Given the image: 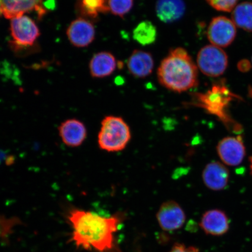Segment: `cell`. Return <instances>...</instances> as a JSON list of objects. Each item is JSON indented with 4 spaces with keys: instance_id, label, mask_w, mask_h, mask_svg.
Here are the masks:
<instances>
[{
    "instance_id": "1",
    "label": "cell",
    "mask_w": 252,
    "mask_h": 252,
    "mask_svg": "<svg viewBox=\"0 0 252 252\" xmlns=\"http://www.w3.org/2000/svg\"><path fill=\"white\" fill-rule=\"evenodd\" d=\"M67 218L72 228L70 242L86 250L109 252L115 248V234L122 220L120 215L104 217L71 208Z\"/></svg>"
},
{
    "instance_id": "2",
    "label": "cell",
    "mask_w": 252,
    "mask_h": 252,
    "mask_svg": "<svg viewBox=\"0 0 252 252\" xmlns=\"http://www.w3.org/2000/svg\"><path fill=\"white\" fill-rule=\"evenodd\" d=\"M157 74L160 84L175 92H185L198 86L197 67L182 47L169 52L160 63Z\"/></svg>"
},
{
    "instance_id": "3",
    "label": "cell",
    "mask_w": 252,
    "mask_h": 252,
    "mask_svg": "<svg viewBox=\"0 0 252 252\" xmlns=\"http://www.w3.org/2000/svg\"><path fill=\"white\" fill-rule=\"evenodd\" d=\"M130 138V128L124 119L113 116L104 118L98 134L100 149L118 152L125 149Z\"/></svg>"
},
{
    "instance_id": "4",
    "label": "cell",
    "mask_w": 252,
    "mask_h": 252,
    "mask_svg": "<svg viewBox=\"0 0 252 252\" xmlns=\"http://www.w3.org/2000/svg\"><path fill=\"white\" fill-rule=\"evenodd\" d=\"M198 67L207 76L217 77L223 74L228 67V56L225 52L214 45H207L198 52Z\"/></svg>"
},
{
    "instance_id": "5",
    "label": "cell",
    "mask_w": 252,
    "mask_h": 252,
    "mask_svg": "<svg viewBox=\"0 0 252 252\" xmlns=\"http://www.w3.org/2000/svg\"><path fill=\"white\" fill-rule=\"evenodd\" d=\"M10 31L13 45L18 49L32 46L40 35L35 23L26 15L11 19Z\"/></svg>"
},
{
    "instance_id": "6",
    "label": "cell",
    "mask_w": 252,
    "mask_h": 252,
    "mask_svg": "<svg viewBox=\"0 0 252 252\" xmlns=\"http://www.w3.org/2000/svg\"><path fill=\"white\" fill-rule=\"evenodd\" d=\"M236 34V25L232 20L225 17L213 19L207 30V37L213 45L225 47L234 40Z\"/></svg>"
},
{
    "instance_id": "7",
    "label": "cell",
    "mask_w": 252,
    "mask_h": 252,
    "mask_svg": "<svg viewBox=\"0 0 252 252\" xmlns=\"http://www.w3.org/2000/svg\"><path fill=\"white\" fill-rule=\"evenodd\" d=\"M186 219V214L180 205L172 200L163 203L157 214L160 227L168 232L181 229L184 225Z\"/></svg>"
},
{
    "instance_id": "8",
    "label": "cell",
    "mask_w": 252,
    "mask_h": 252,
    "mask_svg": "<svg viewBox=\"0 0 252 252\" xmlns=\"http://www.w3.org/2000/svg\"><path fill=\"white\" fill-rule=\"evenodd\" d=\"M43 0H0V16L11 19L35 11L39 17L46 14Z\"/></svg>"
},
{
    "instance_id": "9",
    "label": "cell",
    "mask_w": 252,
    "mask_h": 252,
    "mask_svg": "<svg viewBox=\"0 0 252 252\" xmlns=\"http://www.w3.org/2000/svg\"><path fill=\"white\" fill-rule=\"evenodd\" d=\"M217 149L220 159L230 166L240 164L245 156V148L240 136L223 138Z\"/></svg>"
},
{
    "instance_id": "10",
    "label": "cell",
    "mask_w": 252,
    "mask_h": 252,
    "mask_svg": "<svg viewBox=\"0 0 252 252\" xmlns=\"http://www.w3.org/2000/svg\"><path fill=\"white\" fill-rule=\"evenodd\" d=\"M70 42L75 47L88 46L93 42L95 35L94 25L89 21L78 18L72 21L67 31Z\"/></svg>"
},
{
    "instance_id": "11",
    "label": "cell",
    "mask_w": 252,
    "mask_h": 252,
    "mask_svg": "<svg viewBox=\"0 0 252 252\" xmlns=\"http://www.w3.org/2000/svg\"><path fill=\"white\" fill-rule=\"evenodd\" d=\"M225 88L219 86H214L212 90L205 94L195 93L193 101L192 104L194 106L201 107L212 113V114L220 116L222 114L223 105V95L225 93Z\"/></svg>"
},
{
    "instance_id": "12",
    "label": "cell",
    "mask_w": 252,
    "mask_h": 252,
    "mask_svg": "<svg viewBox=\"0 0 252 252\" xmlns=\"http://www.w3.org/2000/svg\"><path fill=\"white\" fill-rule=\"evenodd\" d=\"M60 136L66 146L77 147L86 139L87 130L83 122L71 119L62 123L59 127Z\"/></svg>"
},
{
    "instance_id": "13",
    "label": "cell",
    "mask_w": 252,
    "mask_h": 252,
    "mask_svg": "<svg viewBox=\"0 0 252 252\" xmlns=\"http://www.w3.org/2000/svg\"><path fill=\"white\" fill-rule=\"evenodd\" d=\"M200 225L206 234L221 236L228 232L229 220L226 214L222 211L212 210L203 214Z\"/></svg>"
},
{
    "instance_id": "14",
    "label": "cell",
    "mask_w": 252,
    "mask_h": 252,
    "mask_svg": "<svg viewBox=\"0 0 252 252\" xmlns=\"http://www.w3.org/2000/svg\"><path fill=\"white\" fill-rule=\"evenodd\" d=\"M229 171L219 162L209 163L203 172V180L207 188L213 190H221L228 185Z\"/></svg>"
},
{
    "instance_id": "15",
    "label": "cell",
    "mask_w": 252,
    "mask_h": 252,
    "mask_svg": "<svg viewBox=\"0 0 252 252\" xmlns=\"http://www.w3.org/2000/svg\"><path fill=\"white\" fill-rule=\"evenodd\" d=\"M153 56L150 53L135 50L127 62L129 71L135 77L143 78L149 76L154 68Z\"/></svg>"
},
{
    "instance_id": "16",
    "label": "cell",
    "mask_w": 252,
    "mask_h": 252,
    "mask_svg": "<svg viewBox=\"0 0 252 252\" xmlns=\"http://www.w3.org/2000/svg\"><path fill=\"white\" fill-rule=\"evenodd\" d=\"M156 9L160 21L172 23L182 17L186 7L184 0H158Z\"/></svg>"
},
{
    "instance_id": "17",
    "label": "cell",
    "mask_w": 252,
    "mask_h": 252,
    "mask_svg": "<svg viewBox=\"0 0 252 252\" xmlns=\"http://www.w3.org/2000/svg\"><path fill=\"white\" fill-rule=\"evenodd\" d=\"M116 62L114 56L109 52H100L94 55L90 63L91 75L94 78L109 76L115 70Z\"/></svg>"
},
{
    "instance_id": "18",
    "label": "cell",
    "mask_w": 252,
    "mask_h": 252,
    "mask_svg": "<svg viewBox=\"0 0 252 252\" xmlns=\"http://www.w3.org/2000/svg\"><path fill=\"white\" fill-rule=\"evenodd\" d=\"M232 21L239 28L248 32H252V3L244 2L233 10Z\"/></svg>"
},
{
    "instance_id": "19",
    "label": "cell",
    "mask_w": 252,
    "mask_h": 252,
    "mask_svg": "<svg viewBox=\"0 0 252 252\" xmlns=\"http://www.w3.org/2000/svg\"><path fill=\"white\" fill-rule=\"evenodd\" d=\"M157 37L156 27L149 21L141 22L133 31L134 40L141 45H151L155 42Z\"/></svg>"
},
{
    "instance_id": "20",
    "label": "cell",
    "mask_w": 252,
    "mask_h": 252,
    "mask_svg": "<svg viewBox=\"0 0 252 252\" xmlns=\"http://www.w3.org/2000/svg\"><path fill=\"white\" fill-rule=\"evenodd\" d=\"M80 7L83 13L91 18H96L99 12L109 11L106 0H81Z\"/></svg>"
},
{
    "instance_id": "21",
    "label": "cell",
    "mask_w": 252,
    "mask_h": 252,
    "mask_svg": "<svg viewBox=\"0 0 252 252\" xmlns=\"http://www.w3.org/2000/svg\"><path fill=\"white\" fill-rule=\"evenodd\" d=\"M23 224V222L18 217L7 218L0 214V242L8 243L9 236L14 232L13 229L19 225Z\"/></svg>"
},
{
    "instance_id": "22",
    "label": "cell",
    "mask_w": 252,
    "mask_h": 252,
    "mask_svg": "<svg viewBox=\"0 0 252 252\" xmlns=\"http://www.w3.org/2000/svg\"><path fill=\"white\" fill-rule=\"evenodd\" d=\"M133 6V0H108L109 11L121 17L127 14Z\"/></svg>"
},
{
    "instance_id": "23",
    "label": "cell",
    "mask_w": 252,
    "mask_h": 252,
    "mask_svg": "<svg viewBox=\"0 0 252 252\" xmlns=\"http://www.w3.org/2000/svg\"><path fill=\"white\" fill-rule=\"evenodd\" d=\"M206 1L217 10L230 12L235 7L238 0H206Z\"/></svg>"
},
{
    "instance_id": "24",
    "label": "cell",
    "mask_w": 252,
    "mask_h": 252,
    "mask_svg": "<svg viewBox=\"0 0 252 252\" xmlns=\"http://www.w3.org/2000/svg\"><path fill=\"white\" fill-rule=\"evenodd\" d=\"M168 252H200V251L196 248L188 247L182 244H176Z\"/></svg>"
},
{
    "instance_id": "25",
    "label": "cell",
    "mask_w": 252,
    "mask_h": 252,
    "mask_svg": "<svg viewBox=\"0 0 252 252\" xmlns=\"http://www.w3.org/2000/svg\"><path fill=\"white\" fill-rule=\"evenodd\" d=\"M43 7L47 9H53L56 7L55 0H46L43 3Z\"/></svg>"
},
{
    "instance_id": "26",
    "label": "cell",
    "mask_w": 252,
    "mask_h": 252,
    "mask_svg": "<svg viewBox=\"0 0 252 252\" xmlns=\"http://www.w3.org/2000/svg\"><path fill=\"white\" fill-rule=\"evenodd\" d=\"M251 169H252V158L251 159Z\"/></svg>"
}]
</instances>
